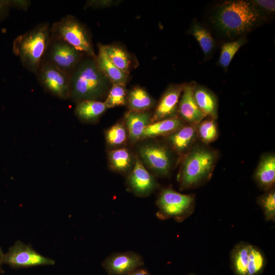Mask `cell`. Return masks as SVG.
<instances>
[{"mask_svg":"<svg viewBox=\"0 0 275 275\" xmlns=\"http://www.w3.org/2000/svg\"><path fill=\"white\" fill-rule=\"evenodd\" d=\"M154 100L143 88H133L127 94V104L130 111H149L154 105Z\"/></svg>","mask_w":275,"mask_h":275,"instance_id":"603a6c76","label":"cell"},{"mask_svg":"<svg viewBox=\"0 0 275 275\" xmlns=\"http://www.w3.org/2000/svg\"><path fill=\"white\" fill-rule=\"evenodd\" d=\"M138 152L140 160L154 174L160 177L169 174L173 158L166 146L158 142H147L139 146Z\"/></svg>","mask_w":275,"mask_h":275,"instance_id":"52a82bcc","label":"cell"},{"mask_svg":"<svg viewBox=\"0 0 275 275\" xmlns=\"http://www.w3.org/2000/svg\"><path fill=\"white\" fill-rule=\"evenodd\" d=\"M103 48L112 63L122 71L129 74L131 62L127 52L116 45H103Z\"/></svg>","mask_w":275,"mask_h":275,"instance_id":"d4e9b609","label":"cell"},{"mask_svg":"<svg viewBox=\"0 0 275 275\" xmlns=\"http://www.w3.org/2000/svg\"><path fill=\"white\" fill-rule=\"evenodd\" d=\"M184 86L174 84L168 88L152 114L151 122L177 117L178 104Z\"/></svg>","mask_w":275,"mask_h":275,"instance_id":"4fadbf2b","label":"cell"},{"mask_svg":"<svg viewBox=\"0 0 275 275\" xmlns=\"http://www.w3.org/2000/svg\"><path fill=\"white\" fill-rule=\"evenodd\" d=\"M50 38L49 23L41 22L14 39L13 51L22 66L36 74L44 60Z\"/></svg>","mask_w":275,"mask_h":275,"instance_id":"7a4b0ae2","label":"cell"},{"mask_svg":"<svg viewBox=\"0 0 275 275\" xmlns=\"http://www.w3.org/2000/svg\"><path fill=\"white\" fill-rule=\"evenodd\" d=\"M250 246V244L240 243L232 250L231 259L236 275H247Z\"/></svg>","mask_w":275,"mask_h":275,"instance_id":"cb8c5ba5","label":"cell"},{"mask_svg":"<svg viewBox=\"0 0 275 275\" xmlns=\"http://www.w3.org/2000/svg\"><path fill=\"white\" fill-rule=\"evenodd\" d=\"M4 253L3 252L2 248L0 247V275L4 273L2 268V265L4 264Z\"/></svg>","mask_w":275,"mask_h":275,"instance_id":"74e56055","label":"cell"},{"mask_svg":"<svg viewBox=\"0 0 275 275\" xmlns=\"http://www.w3.org/2000/svg\"><path fill=\"white\" fill-rule=\"evenodd\" d=\"M185 125L178 117L150 123L144 130L142 140L160 136H167Z\"/></svg>","mask_w":275,"mask_h":275,"instance_id":"ffe728a7","label":"cell"},{"mask_svg":"<svg viewBox=\"0 0 275 275\" xmlns=\"http://www.w3.org/2000/svg\"><path fill=\"white\" fill-rule=\"evenodd\" d=\"M112 85L100 70L95 58L84 57L70 75L69 99L100 100L106 96Z\"/></svg>","mask_w":275,"mask_h":275,"instance_id":"6da1fadb","label":"cell"},{"mask_svg":"<svg viewBox=\"0 0 275 275\" xmlns=\"http://www.w3.org/2000/svg\"><path fill=\"white\" fill-rule=\"evenodd\" d=\"M36 75L45 91L59 99H69L70 75L45 61Z\"/></svg>","mask_w":275,"mask_h":275,"instance_id":"ba28073f","label":"cell"},{"mask_svg":"<svg viewBox=\"0 0 275 275\" xmlns=\"http://www.w3.org/2000/svg\"><path fill=\"white\" fill-rule=\"evenodd\" d=\"M51 37L68 43L85 56L96 57L91 36L86 26L68 15L50 25Z\"/></svg>","mask_w":275,"mask_h":275,"instance_id":"5b68a950","label":"cell"},{"mask_svg":"<svg viewBox=\"0 0 275 275\" xmlns=\"http://www.w3.org/2000/svg\"><path fill=\"white\" fill-rule=\"evenodd\" d=\"M258 203L260 206L267 221H274L275 219V193L274 189L268 190L258 199Z\"/></svg>","mask_w":275,"mask_h":275,"instance_id":"1f68e13d","label":"cell"},{"mask_svg":"<svg viewBox=\"0 0 275 275\" xmlns=\"http://www.w3.org/2000/svg\"><path fill=\"white\" fill-rule=\"evenodd\" d=\"M253 3L239 0L226 2L217 10L216 25L228 35H237L251 30L261 18Z\"/></svg>","mask_w":275,"mask_h":275,"instance_id":"3957f363","label":"cell"},{"mask_svg":"<svg viewBox=\"0 0 275 275\" xmlns=\"http://www.w3.org/2000/svg\"><path fill=\"white\" fill-rule=\"evenodd\" d=\"M156 204V215L159 219L172 218L179 222L192 214L195 205L193 196L181 194L170 187L160 191Z\"/></svg>","mask_w":275,"mask_h":275,"instance_id":"8992f818","label":"cell"},{"mask_svg":"<svg viewBox=\"0 0 275 275\" xmlns=\"http://www.w3.org/2000/svg\"><path fill=\"white\" fill-rule=\"evenodd\" d=\"M106 143L109 147L120 148L128 139V133L124 123L118 122L105 132Z\"/></svg>","mask_w":275,"mask_h":275,"instance_id":"484cf974","label":"cell"},{"mask_svg":"<svg viewBox=\"0 0 275 275\" xmlns=\"http://www.w3.org/2000/svg\"><path fill=\"white\" fill-rule=\"evenodd\" d=\"M98 52L95 60L100 70L112 84L125 86L128 74L122 71L112 63L104 51L103 45L98 44Z\"/></svg>","mask_w":275,"mask_h":275,"instance_id":"ac0fdd59","label":"cell"},{"mask_svg":"<svg viewBox=\"0 0 275 275\" xmlns=\"http://www.w3.org/2000/svg\"><path fill=\"white\" fill-rule=\"evenodd\" d=\"M253 3L258 9L261 8L267 12H273L274 11V1L257 0L254 1Z\"/></svg>","mask_w":275,"mask_h":275,"instance_id":"d6a6232c","label":"cell"},{"mask_svg":"<svg viewBox=\"0 0 275 275\" xmlns=\"http://www.w3.org/2000/svg\"><path fill=\"white\" fill-rule=\"evenodd\" d=\"M110 1H89L86 3V7L100 8L104 7L111 5L113 3Z\"/></svg>","mask_w":275,"mask_h":275,"instance_id":"d590c367","label":"cell"},{"mask_svg":"<svg viewBox=\"0 0 275 275\" xmlns=\"http://www.w3.org/2000/svg\"><path fill=\"white\" fill-rule=\"evenodd\" d=\"M31 2L26 0H9L10 7H14L22 10H26L30 7Z\"/></svg>","mask_w":275,"mask_h":275,"instance_id":"836d02e7","label":"cell"},{"mask_svg":"<svg viewBox=\"0 0 275 275\" xmlns=\"http://www.w3.org/2000/svg\"><path fill=\"white\" fill-rule=\"evenodd\" d=\"M10 8L9 0H0V22L6 17Z\"/></svg>","mask_w":275,"mask_h":275,"instance_id":"e575fe53","label":"cell"},{"mask_svg":"<svg viewBox=\"0 0 275 275\" xmlns=\"http://www.w3.org/2000/svg\"><path fill=\"white\" fill-rule=\"evenodd\" d=\"M55 263L53 259L41 255L30 244L20 240L16 241L4 256V264L14 269L53 265Z\"/></svg>","mask_w":275,"mask_h":275,"instance_id":"9c48e42d","label":"cell"},{"mask_svg":"<svg viewBox=\"0 0 275 275\" xmlns=\"http://www.w3.org/2000/svg\"><path fill=\"white\" fill-rule=\"evenodd\" d=\"M195 84H185L178 108V117L185 123L197 125L206 116L197 105L194 96Z\"/></svg>","mask_w":275,"mask_h":275,"instance_id":"5bb4252c","label":"cell"},{"mask_svg":"<svg viewBox=\"0 0 275 275\" xmlns=\"http://www.w3.org/2000/svg\"><path fill=\"white\" fill-rule=\"evenodd\" d=\"M216 154L203 146L193 148L185 155L178 179L182 189L195 187L210 177L216 161Z\"/></svg>","mask_w":275,"mask_h":275,"instance_id":"277c9868","label":"cell"},{"mask_svg":"<svg viewBox=\"0 0 275 275\" xmlns=\"http://www.w3.org/2000/svg\"><path fill=\"white\" fill-rule=\"evenodd\" d=\"M76 103L74 114L85 123H96L107 109L104 102L100 100H83Z\"/></svg>","mask_w":275,"mask_h":275,"instance_id":"e0dca14e","label":"cell"},{"mask_svg":"<svg viewBox=\"0 0 275 275\" xmlns=\"http://www.w3.org/2000/svg\"><path fill=\"white\" fill-rule=\"evenodd\" d=\"M189 275H193V274H189Z\"/></svg>","mask_w":275,"mask_h":275,"instance_id":"f35d334b","label":"cell"},{"mask_svg":"<svg viewBox=\"0 0 275 275\" xmlns=\"http://www.w3.org/2000/svg\"><path fill=\"white\" fill-rule=\"evenodd\" d=\"M85 56L83 53L68 43L51 37L44 61L71 75Z\"/></svg>","mask_w":275,"mask_h":275,"instance_id":"30bf717a","label":"cell"},{"mask_svg":"<svg viewBox=\"0 0 275 275\" xmlns=\"http://www.w3.org/2000/svg\"><path fill=\"white\" fill-rule=\"evenodd\" d=\"M197 125H184L167 136L170 147L180 155H186L191 148L197 137Z\"/></svg>","mask_w":275,"mask_h":275,"instance_id":"9a60e30c","label":"cell"},{"mask_svg":"<svg viewBox=\"0 0 275 275\" xmlns=\"http://www.w3.org/2000/svg\"><path fill=\"white\" fill-rule=\"evenodd\" d=\"M190 31L203 53L205 55L209 54L214 47L213 39L209 32L198 23L193 24Z\"/></svg>","mask_w":275,"mask_h":275,"instance_id":"4316f807","label":"cell"},{"mask_svg":"<svg viewBox=\"0 0 275 275\" xmlns=\"http://www.w3.org/2000/svg\"><path fill=\"white\" fill-rule=\"evenodd\" d=\"M259 186L269 190L275 181V156L273 154L264 155L261 159L254 175Z\"/></svg>","mask_w":275,"mask_h":275,"instance_id":"d6986e66","label":"cell"},{"mask_svg":"<svg viewBox=\"0 0 275 275\" xmlns=\"http://www.w3.org/2000/svg\"><path fill=\"white\" fill-rule=\"evenodd\" d=\"M127 186L130 191L139 197H146L151 194L157 187V182L137 156L133 166L128 173Z\"/></svg>","mask_w":275,"mask_h":275,"instance_id":"8fae6325","label":"cell"},{"mask_svg":"<svg viewBox=\"0 0 275 275\" xmlns=\"http://www.w3.org/2000/svg\"><path fill=\"white\" fill-rule=\"evenodd\" d=\"M143 265L142 257L133 252L112 254L102 263L108 275H126Z\"/></svg>","mask_w":275,"mask_h":275,"instance_id":"7c38bea8","label":"cell"},{"mask_svg":"<svg viewBox=\"0 0 275 275\" xmlns=\"http://www.w3.org/2000/svg\"><path fill=\"white\" fill-rule=\"evenodd\" d=\"M197 126V134L202 141L206 144L215 141L218 134L216 124L214 120L202 121Z\"/></svg>","mask_w":275,"mask_h":275,"instance_id":"4dcf8cb0","label":"cell"},{"mask_svg":"<svg viewBox=\"0 0 275 275\" xmlns=\"http://www.w3.org/2000/svg\"><path fill=\"white\" fill-rule=\"evenodd\" d=\"M244 37L227 42L221 48L218 63L224 68H227L239 48L245 43Z\"/></svg>","mask_w":275,"mask_h":275,"instance_id":"f1b7e54d","label":"cell"},{"mask_svg":"<svg viewBox=\"0 0 275 275\" xmlns=\"http://www.w3.org/2000/svg\"><path fill=\"white\" fill-rule=\"evenodd\" d=\"M152 115L149 111L136 112L129 111L126 114L124 124L131 143H135L142 140L144 130L151 123Z\"/></svg>","mask_w":275,"mask_h":275,"instance_id":"2e32d148","label":"cell"},{"mask_svg":"<svg viewBox=\"0 0 275 275\" xmlns=\"http://www.w3.org/2000/svg\"><path fill=\"white\" fill-rule=\"evenodd\" d=\"M127 91L125 86L112 84L105 101L107 108L127 104Z\"/></svg>","mask_w":275,"mask_h":275,"instance_id":"83f0119b","label":"cell"},{"mask_svg":"<svg viewBox=\"0 0 275 275\" xmlns=\"http://www.w3.org/2000/svg\"><path fill=\"white\" fill-rule=\"evenodd\" d=\"M109 167L114 171L121 174L129 173L132 169L135 158L126 148L120 147L108 152Z\"/></svg>","mask_w":275,"mask_h":275,"instance_id":"44dd1931","label":"cell"},{"mask_svg":"<svg viewBox=\"0 0 275 275\" xmlns=\"http://www.w3.org/2000/svg\"><path fill=\"white\" fill-rule=\"evenodd\" d=\"M265 261V256L261 250L251 244L247 275H258L264 269Z\"/></svg>","mask_w":275,"mask_h":275,"instance_id":"f546056e","label":"cell"},{"mask_svg":"<svg viewBox=\"0 0 275 275\" xmlns=\"http://www.w3.org/2000/svg\"><path fill=\"white\" fill-rule=\"evenodd\" d=\"M126 275H151L150 273L146 269L139 268Z\"/></svg>","mask_w":275,"mask_h":275,"instance_id":"8d00e7d4","label":"cell"},{"mask_svg":"<svg viewBox=\"0 0 275 275\" xmlns=\"http://www.w3.org/2000/svg\"><path fill=\"white\" fill-rule=\"evenodd\" d=\"M194 96L200 109L206 116L213 120L217 117V102L215 95L208 89L201 86H195Z\"/></svg>","mask_w":275,"mask_h":275,"instance_id":"7402d4cb","label":"cell"}]
</instances>
